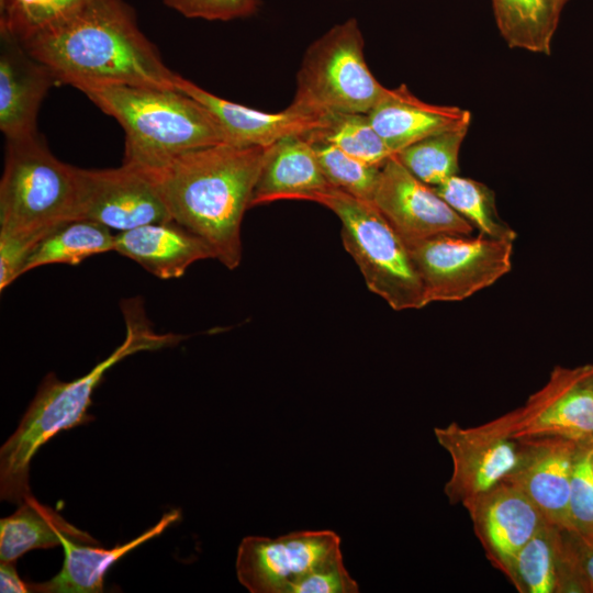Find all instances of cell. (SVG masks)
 <instances>
[{
	"instance_id": "cell-1",
	"label": "cell",
	"mask_w": 593,
	"mask_h": 593,
	"mask_svg": "<svg viewBox=\"0 0 593 593\" xmlns=\"http://www.w3.org/2000/svg\"><path fill=\"white\" fill-rule=\"evenodd\" d=\"M21 42L56 81L80 91L103 86L176 88L177 74L164 64L123 0H94Z\"/></svg>"
},
{
	"instance_id": "cell-2",
	"label": "cell",
	"mask_w": 593,
	"mask_h": 593,
	"mask_svg": "<svg viewBox=\"0 0 593 593\" xmlns=\"http://www.w3.org/2000/svg\"><path fill=\"white\" fill-rule=\"evenodd\" d=\"M266 150L224 142L148 168L172 221L204 239L230 270L242 261V222L251 208Z\"/></svg>"
},
{
	"instance_id": "cell-3",
	"label": "cell",
	"mask_w": 593,
	"mask_h": 593,
	"mask_svg": "<svg viewBox=\"0 0 593 593\" xmlns=\"http://www.w3.org/2000/svg\"><path fill=\"white\" fill-rule=\"evenodd\" d=\"M124 340L87 374L64 382L48 373L41 382L19 426L0 449L2 501L19 505L31 496L30 467L36 451L61 430L93 421V416L88 414L91 395L112 366L135 353L170 347L183 338L177 334L155 332L136 303L124 305Z\"/></svg>"
},
{
	"instance_id": "cell-4",
	"label": "cell",
	"mask_w": 593,
	"mask_h": 593,
	"mask_svg": "<svg viewBox=\"0 0 593 593\" xmlns=\"http://www.w3.org/2000/svg\"><path fill=\"white\" fill-rule=\"evenodd\" d=\"M81 92L123 127V163L154 169L183 153L226 142L211 112L177 88L103 86Z\"/></svg>"
},
{
	"instance_id": "cell-5",
	"label": "cell",
	"mask_w": 593,
	"mask_h": 593,
	"mask_svg": "<svg viewBox=\"0 0 593 593\" xmlns=\"http://www.w3.org/2000/svg\"><path fill=\"white\" fill-rule=\"evenodd\" d=\"M77 167L56 158L37 134L7 139L0 181V236L35 244L76 219Z\"/></svg>"
},
{
	"instance_id": "cell-6",
	"label": "cell",
	"mask_w": 593,
	"mask_h": 593,
	"mask_svg": "<svg viewBox=\"0 0 593 593\" xmlns=\"http://www.w3.org/2000/svg\"><path fill=\"white\" fill-rule=\"evenodd\" d=\"M305 200L324 205L339 219L343 245L372 293L395 311L428 304L406 245L372 202L333 186L309 194Z\"/></svg>"
},
{
	"instance_id": "cell-7",
	"label": "cell",
	"mask_w": 593,
	"mask_h": 593,
	"mask_svg": "<svg viewBox=\"0 0 593 593\" xmlns=\"http://www.w3.org/2000/svg\"><path fill=\"white\" fill-rule=\"evenodd\" d=\"M363 37L354 18L335 24L306 48L296 74L290 105L310 114H368L393 89L382 86L370 71Z\"/></svg>"
},
{
	"instance_id": "cell-8",
	"label": "cell",
	"mask_w": 593,
	"mask_h": 593,
	"mask_svg": "<svg viewBox=\"0 0 593 593\" xmlns=\"http://www.w3.org/2000/svg\"><path fill=\"white\" fill-rule=\"evenodd\" d=\"M433 302L465 300L510 272L513 242L480 234L438 235L406 246Z\"/></svg>"
},
{
	"instance_id": "cell-9",
	"label": "cell",
	"mask_w": 593,
	"mask_h": 593,
	"mask_svg": "<svg viewBox=\"0 0 593 593\" xmlns=\"http://www.w3.org/2000/svg\"><path fill=\"white\" fill-rule=\"evenodd\" d=\"M342 558L340 537L333 530H299L243 538L235 568L251 593H291L306 574Z\"/></svg>"
},
{
	"instance_id": "cell-10",
	"label": "cell",
	"mask_w": 593,
	"mask_h": 593,
	"mask_svg": "<svg viewBox=\"0 0 593 593\" xmlns=\"http://www.w3.org/2000/svg\"><path fill=\"white\" fill-rule=\"evenodd\" d=\"M434 433L452 462L445 493L465 506L503 481L521 459L522 445L512 437L508 414L475 427L452 422Z\"/></svg>"
},
{
	"instance_id": "cell-11",
	"label": "cell",
	"mask_w": 593,
	"mask_h": 593,
	"mask_svg": "<svg viewBox=\"0 0 593 593\" xmlns=\"http://www.w3.org/2000/svg\"><path fill=\"white\" fill-rule=\"evenodd\" d=\"M77 189L76 219L119 232L172 221L148 168L126 163L110 169L77 168Z\"/></svg>"
},
{
	"instance_id": "cell-12",
	"label": "cell",
	"mask_w": 593,
	"mask_h": 593,
	"mask_svg": "<svg viewBox=\"0 0 593 593\" xmlns=\"http://www.w3.org/2000/svg\"><path fill=\"white\" fill-rule=\"evenodd\" d=\"M372 203L406 246L438 235H471L474 228L395 155L381 166Z\"/></svg>"
},
{
	"instance_id": "cell-13",
	"label": "cell",
	"mask_w": 593,
	"mask_h": 593,
	"mask_svg": "<svg viewBox=\"0 0 593 593\" xmlns=\"http://www.w3.org/2000/svg\"><path fill=\"white\" fill-rule=\"evenodd\" d=\"M508 417L517 440H593V382L585 366L555 369L548 383Z\"/></svg>"
},
{
	"instance_id": "cell-14",
	"label": "cell",
	"mask_w": 593,
	"mask_h": 593,
	"mask_svg": "<svg viewBox=\"0 0 593 593\" xmlns=\"http://www.w3.org/2000/svg\"><path fill=\"white\" fill-rule=\"evenodd\" d=\"M466 507L490 560L507 575L519 549L547 523L529 497L507 481Z\"/></svg>"
},
{
	"instance_id": "cell-15",
	"label": "cell",
	"mask_w": 593,
	"mask_h": 593,
	"mask_svg": "<svg viewBox=\"0 0 593 593\" xmlns=\"http://www.w3.org/2000/svg\"><path fill=\"white\" fill-rule=\"evenodd\" d=\"M519 441V462L503 481L521 489L547 523L559 529H572L569 513L570 481L580 443L563 438Z\"/></svg>"
},
{
	"instance_id": "cell-16",
	"label": "cell",
	"mask_w": 593,
	"mask_h": 593,
	"mask_svg": "<svg viewBox=\"0 0 593 593\" xmlns=\"http://www.w3.org/2000/svg\"><path fill=\"white\" fill-rule=\"evenodd\" d=\"M54 82L18 37L0 30V130L7 139L37 134V113Z\"/></svg>"
},
{
	"instance_id": "cell-17",
	"label": "cell",
	"mask_w": 593,
	"mask_h": 593,
	"mask_svg": "<svg viewBox=\"0 0 593 593\" xmlns=\"http://www.w3.org/2000/svg\"><path fill=\"white\" fill-rule=\"evenodd\" d=\"M175 86L211 112L227 143L268 147L282 137L305 134L321 121V115L302 112L292 105L279 112L248 108L215 96L179 75Z\"/></svg>"
},
{
	"instance_id": "cell-18",
	"label": "cell",
	"mask_w": 593,
	"mask_h": 593,
	"mask_svg": "<svg viewBox=\"0 0 593 593\" xmlns=\"http://www.w3.org/2000/svg\"><path fill=\"white\" fill-rule=\"evenodd\" d=\"M159 279H176L195 261L215 258L210 245L175 221L119 232L114 250Z\"/></svg>"
},
{
	"instance_id": "cell-19",
	"label": "cell",
	"mask_w": 593,
	"mask_h": 593,
	"mask_svg": "<svg viewBox=\"0 0 593 593\" xmlns=\"http://www.w3.org/2000/svg\"><path fill=\"white\" fill-rule=\"evenodd\" d=\"M367 115L393 155L425 137L471 122L468 110L426 103L405 85L393 89Z\"/></svg>"
},
{
	"instance_id": "cell-20",
	"label": "cell",
	"mask_w": 593,
	"mask_h": 593,
	"mask_svg": "<svg viewBox=\"0 0 593 593\" xmlns=\"http://www.w3.org/2000/svg\"><path fill=\"white\" fill-rule=\"evenodd\" d=\"M331 184L304 134L280 138L267 147L251 206L278 200H305Z\"/></svg>"
},
{
	"instance_id": "cell-21",
	"label": "cell",
	"mask_w": 593,
	"mask_h": 593,
	"mask_svg": "<svg viewBox=\"0 0 593 593\" xmlns=\"http://www.w3.org/2000/svg\"><path fill=\"white\" fill-rule=\"evenodd\" d=\"M181 513L178 510H171L136 538L111 549H104L98 545L80 544L63 537L64 562L61 570L47 581L27 583L30 592H103L104 575L119 559L142 544L161 535L170 525L178 522Z\"/></svg>"
},
{
	"instance_id": "cell-22",
	"label": "cell",
	"mask_w": 593,
	"mask_h": 593,
	"mask_svg": "<svg viewBox=\"0 0 593 593\" xmlns=\"http://www.w3.org/2000/svg\"><path fill=\"white\" fill-rule=\"evenodd\" d=\"M63 537L80 544L99 545L87 532L71 525L31 495L12 515L0 521V561H16L30 550L61 546Z\"/></svg>"
},
{
	"instance_id": "cell-23",
	"label": "cell",
	"mask_w": 593,
	"mask_h": 593,
	"mask_svg": "<svg viewBox=\"0 0 593 593\" xmlns=\"http://www.w3.org/2000/svg\"><path fill=\"white\" fill-rule=\"evenodd\" d=\"M499 31L511 48L549 55L561 12L552 0H492Z\"/></svg>"
},
{
	"instance_id": "cell-24",
	"label": "cell",
	"mask_w": 593,
	"mask_h": 593,
	"mask_svg": "<svg viewBox=\"0 0 593 593\" xmlns=\"http://www.w3.org/2000/svg\"><path fill=\"white\" fill-rule=\"evenodd\" d=\"M111 230L85 219L66 221L33 247L24 272L53 264L78 265L85 259L114 250Z\"/></svg>"
},
{
	"instance_id": "cell-25",
	"label": "cell",
	"mask_w": 593,
	"mask_h": 593,
	"mask_svg": "<svg viewBox=\"0 0 593 593\" xmlns=\"http://www.w3.org/2000/svg\"><path fill=\"white\" fill-rule=\"evenodd\" d=\"M304 136L309 141H324L367 164L381 166L393 156L371 125L367 114L325 113L320 124Z\"/></svg>"
},
{
	"instance_id": "cell-26",
	"label": "cell",
	"mask_w": 593,
	"mask_h": 593,
	"mask_svg": "<svg viewBox=\"0 0 593 593\" xmlns=\"http://www.w3.org/2000/svg\"><path fill=\"white\" fill-rule=\"evenodd\" d=\"M437 194L480 234L514 242L517 234L501 220L494 192L484 183L455 175L433 187Z\"/></svg>"
},
{
	"instance_id": "cell-27",
	"label": "cell",
	"mask_w": 593,
	"mask_h": 593,
	"mask_svg": "<svg viewBox=\"0 0 593 593\" xmlns=\"http://www.w3.org/2000/svg\"><path fill=\"white\" fill-rule=\"evenodd\" d=\"M463 123L425 137L399 152L395 156L416 178L436 187L458 175L459 152L469 130Z\"/></svg>"
},
{
	"instance_id": "cell-28",
	"label": "cell",
	"mask_w": 593,
	"mask_h": 593,
	"mask_svg": "<svg viewBox=\"0 0 593 593\" xmlns=\"http://www.w3.org/2000/svg\"><path fill=\"white\" fill-rule=\"evenodd\" d=\"M556 527L546 523L517 552L510 579L529 593L558 592Z\"/></svg>"
},
{
	"instance_id": "cell-29",
	"label": "cell",
	"mask_w": 593,
	"mask_h": 593,
	"mask_svg": "<svg viewBox=\"0 0 593 593\" xmlns=\"http://www.w3.org/2000/svg\"><path fill=\"white\" fill-rule=\"evenodd\" d=\"M94 0H0V30L20 41L72 15Z\"/></svg>"
},
{
	"instance_id": "cell-30",
	"label": "cell",
	"mask_w": 593,
	"mask_h": 593,
	"mask_svg": "<svg viewBox=\"0 0 593 593\" xmlns=\"http://www.w3.org/2000/svg\"><path fill=\"white\" fill-rule=\"evenodd\" d=\"M328 183L356 198L372 202L381 166L367 164L324 141H310Z\"/></svg>"
},
{
	"instance_id": "cell-31",
	"label": "cell",
	"mask_w": 593,
	"mask_h": 593,
	"mask_svg": "<svg viewBox=\"0 0 593 593\" xmlns=\"http://www.w3.org/2000/svg\"><path fill=\"white\" fill-rule=\"evenodd\" d=\"M558 592L593 593V541L572 529L555 533Z\"/></svg>"
},
{
	"instance_id": "cell-32",
	"label": "cell",
	"mask_w": 593,
	"mask_h": 593,
	"mask_svg": "<svg viewBox=\"0 0 593 593\" xmlns=\"http://www.w3.org/2000/svg\"><path fill=\"white\" fill-rule=\"evenodd\" d=\"M572 530L593 541V440L577 449L569 494Z\"/></svg>"
},
{
	"instance_id": "cell-33",
	"label": "cell",
	"mask_w": 593,
	"mask_h": 593,
	"mask_svg": "<svg viewBox=\"0 0 593 593\" xmlns=\"http://www.w3.org/2000/svg\"><path fill=\"white\" fill-rule=\"evenodd\" d=\"M165 4L186 18L208 21H231L253 15L259 0H164Z\"/></svg>"
},
{
	"instance_id": "cell-34",
	"label": "cell",
	"mask_w": 593,
	"mask_h": 593,
	"mask_svg": "<svg viewBox=\"0 0 593 593\" xmlns=\"http://www.w3.org/2000/svg\"><path fill=\"white\" fill-rule=\"evenodd\" d=\"M358 583L346 570L343 558L323 566L302 578L291 593H356Z\"/></svg>"
},
{
	"instance_id": "cell-35",
	"label": "cell",
	"mask_w": 593,
	"mask_h": 593,
	"mask_svg": "<svg viewBox=\"0 0 593 593\" xmlns=\"http://www.w3.org/2000/svg\"><path fill=\"white\" fill-rule=\"evenodd\" d=\"M34 245L15 237L0 236V290L3 291L24 273Z\"/></svg>"
},
{
	"instance_id": "cell-36",
	"label": "cell",
	"mask_w": 593,
	"mask_h": 593,
	"mask_svg": "<svg viewBox=\"0 0 593 593\" xmlns=\"http://www.w3.org/2000/svg\"><path fill=\"white\" fill-rule=\"evenodd\" d=\"M0 591L2 593H26L30 592L27 583L18 575L15 561L0 563Z\"/></svg>"
},
{
	"instance_id": "cell-37",
	"label": "cell",
	"mask_w": 593,
	"mask_h": 593,
	"mask_svg": "<svg viewBox=\"0 0 593 593\" xmlns=\"http://www.w3.org/2000/svg\"><path fill=\"white\" fill-rule=\"evenodd\" d=\"M557 9L562 12L564 5L568 3L569 0H552Z\"/></svg>"
},
{
	"instance_id": "cell-38",
	"label": "cell",
	"mask_w": 593,
	"mask_h": 593,
	"mask_svg": "<svg viewBox=\"0 0 593 593\" xmlns=\"http://www.w3.org/2000/svg\"><path fill=\"white\" fill-rule=\"evenodd\" d=\"M585 368L589 379L593 382V365H586Z\"/></svg>"
}]
</instances>
